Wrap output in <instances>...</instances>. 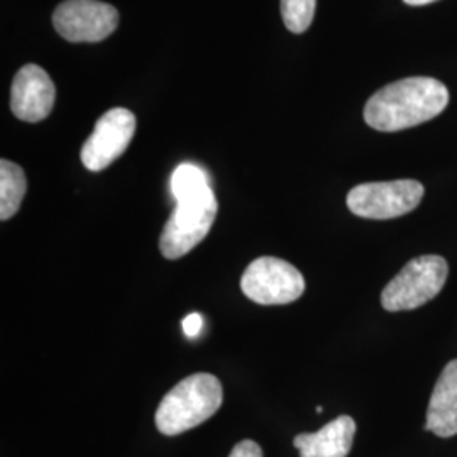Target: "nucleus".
Segmentation results:
<instances>
[{
  "label": "nucleus",
  "instance_id": "obj_2",
  "mask_svg": "<svg viewBox=\"0 0 457 457\" xmlns=\"http://www.w3.org/2000/svg\"><path fill=\"white\" fill-rule=\"evenodd\" d=\"M222 402L224 390L217 376H188L164 395L154 415L156 427L163 436H179L209 420Z\"/></svg>",
  "mask_w": 457,
  "mask_h": 457
},
{
  "label": "nucleus",
  "instance_id": "obj_13",
  "mask_svg": "<svg viewBox=\"0 0 457 457\" xmlns=\"http://www.w3.org/2000/svg\"><path fill=\"white\" fill-rule=\"evenodd\" d=\"M209 188H211V185H209L207 173L196 164H180L173 171L171 180H170V190L177 202L200 195Z\"/></svg>",
  "mask_w": 457,
  "mask_h": 457
},
{
  "label": "nucleus",
  "instance_id": "obj_16",
  "mask_svg": "<svg viewBox=\"0 0 457 457\" xmlns=\"http://www.w3.org/2000/svg\"><path fill=\"white\" fill-rule=\"evenodd\" d=\"M228 457H262V451L258 442L245 439V441L239 442L232 449V453H230Z\"/></svg>",
  "mask_w": 457,
  "mask_h": 457
},
{
  "label": "nucleus",
  "instance_id": "obj_1",
  "mask_svg": "<svg viewBox=\"0 0 457 457\" xmlns=\"http://www.w3.org/2000/svg\"><path fill=\"white\" fill-rule=\"evenodd\" d=\"M447 104L449 92L444 83L430 77H410L378 90L364 107V120L376 131H403L437 117Z\"/></svg>",
  "mask_w": 457,
  "mask_h": 457
},
{
  "label": "nucleus",
  "instance_id": "obj_10",
  "mask_svg": "<svg viewBox=\"0 0 457 457\" xmlns=\"http://www.w3.org/2000/svg\"><path fill=\"white\" fill-rule=\"evenodd\" d=\"M356 436V422L349 415H341L319 432L298 434L294 445L300 457H347Z\"/></svg>",
  "mask_w": 457,
  "mask_h": 457
},
{
  "label": "nucleus",
  "instance_id": "obj_12",
  "mask_svg": "<svg viewBox=\"0 0 457 457\" xmlns=\"http://www.w3.org/2000/svg\"><path fill=\"white\" fill-rule=\"evenodd\" d=\"M28 181L24 170L19 164L2 160L0 162V220H9L21 209L26 195Z\"/></svg>",
  "mask_w": 457,
  "mask_h": 457
},
{
  "label": "nucleus",
  "instance_id": "obj_9",
  "mask_svg": "<svg viewBox=\"0 0 457 457\" xmlns=\"http://www.w3.org/2000/svg\"><path fill=\"white\" fill-rule=\"evenodd\" d=\"M56 88L48 73L37 65H24L11 87V111L24 122L45 120L54 105Z\"/></svg>",
  "mask_w": 457,
  "mask_h": 457
},
{
  "label": "nucleus",
  "instance_id": "obj_7",
  "mask_svg": "<svg viewBox=\"0 0 457 457\" xmlns=\"http://www.w3.org/2000/svg\"><path fill=\"white\" fill-rule=\"evenodd\" d=\"M119 12L100 0H65L53 12L56 33L70 43H98L114 33Z\"/></svg>",
  "mask_w": 457,
  "mask_h": 457
},
{
  "label": "nucleus",
  "instance_id": "obj_8",
  "mask_svg": "<svg viewBox=\"0 0 457 457\" xmlns=\"http://www.w3.org/2000/svg\"><path fill=\"white\" fill-rule=\"evenodd\" d=\"M136 132V115L131 111L115 107L102 115L96 129L85 141L80 153L82 163L90 171H102L114 163L129 147Z\"/></svg>",
  "mask_w": 457,
  "mask_h": 457
},
{
  "label": "nucleus",
  "instance_id": "obj_3",
  "mask_svg": "<svg viewBox=\"0 0 457 457\" xmlns=\"http://www.w3.org/2000/svg\"><path fill=\"white\" fill-rule=\"evenodd\" d=\"M449 275L442 256L428 254L410 260L381 294V305L388 312L413 311L441 294Z\"/></svg>",
  "mask_w": 457,
  "mask_h": 457
},
{
  "label": "nucleus",
  "instance_id": "obj_15",
  "mask_svg": "<svg viewBox=\"0 0 457 457\" xmlns=\"http://www.w3.org/2000/svg\"><path fill=\"white\" fill-rule=\"evenodd\" d=\"M181 327H183V332H185V336L188 337V339H195L200 336V332H202V327H204V317L200 315V313H190V315H187L185 319H183V322H181Z\"/></svg>",
  "mask_w": 457,
  "mask_h": 457
},
{
  "label": "nucleus",
  "instance_id": "obj_17",
  "mask_svg": "<svg viewBox=\"0 0 457 457\" xmlns=\"http://www.w3.org/2000/svg\"><path fill=\"white\" fill-rule=\"evenodd\" d=\"M405 4L409 5H427V4H432V2H437V0H403Z\"/></svg>",
  "mask_w": 457,
  "mask_h": 457
},
{
  "label": "nucleus",
  "instance_id": "obj_6",
  "mask_svg": "<svg viewBox=\"0 0 457 457\" xmlns=\"http://www.w3.org/2000/svg\"><path fill=\"white\" fill-rule=\"evenodd\" d=\"M243 294L260 305H287L305 292V278L285 260L262 256L245 268L241 278Z\"/></svg>",
  "mask_w": 457,
  "mask_h": 457
},
{
  "label": "nucleus",
  "instance_id": "obj_4",
  "mask_svg": "<svg viewBox=\"0 0 457 457\" xmlns=\"http://www.w3.org/2000/svg\"><path fill=\"white\" fill-rule=\"evenodd\" d=\"M217 209L219 205L212 188L177 202L160 236V251L164 258L179 260L200 245L212 228Z\"/></svg>",
  "mask_w": 457,
  "mask_h": 457
},
{
  "label": "nucleus",
  "instance_id": "obj_11",
  "mask_svg": "<svg viewBox=\"0 0 457 457\" xmlns=\"http://www.w3.org/2000/svg\"><path fill=\"white\" fill-rule=\"evenodd\" d=\"M425 428L442 439L457 436V360L442 371L427 409Z\"/></svg>",
  "mask_w": 457,
  "mask_h": 457
},
{
  "label": "nucleus",
  "instance_id": "obj_14",
  "mask_svg": "<svg viewBox=\"0 0 457 457\" xmlns=\"http://www.w3.org/2000/svg\"><path fill=\"white\" fill-rule=\"evenodd\" d=\"M317 0H281V17L288 31L305 33L315 16Z\"/></svg>",
  "mask_w": 457,
  "mask_h": 457
},
{
  "label": "nucleus",
  "instance_id": "obj_5",
  "mask_svg": "<svg viewBox=\"0 0 457 457\" xmlns=\"http://www.w3.org/2000/svg\"><path fill=\"white\" fill-rule=\"evenodd\" d=\"M424 192V185L417 180L362 183L347 194V207L362 219L388 220L415 211Z\"/></svg>",
  "mask_w": 457,
  "mask_h": 457
}]
</instances>
